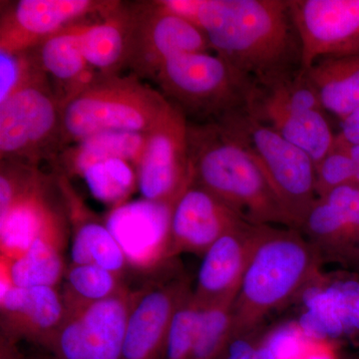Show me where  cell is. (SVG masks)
Instances as JSON below:
<instances>
[{
  "label": "cell",
  "mask_w": 359,
  "mask_h": 359,
  "mask_svg": "<svg viewBox=\"0 0 359 359\" xmlns=\"http://www.w3.org/2000/svg\"><path fill=\"white\" fill-rule=\"evenodd\" d=\"M197 26L212 51L255 82L302 69L287 0H202Z\"/></svg>",
  "instance_id": "cell-1"
},
{
  "label": "cell",
  "mask_w": 359,
  "mask_h": 359,
  "mask_svg": "<svg viewBox=\"0 0 359 359\" xmlns=\"http://www.w3.org/2000/svg\"><path fill=\"white\" fill-rule=\"evenodd\" d=\"M323 263L301 231L271 226L250 259L233 302L230 339L255 334L268 314L301 297L323 276Z\"/></svg>",
  "instance_id": "cell-2"
},
{
  "label": "cell",
  "mask_w": 359,
  "mask_h": 359,
  "mask_svg": "<svg viewBox=\"0 0 359 359\" xmlns=\"http://www.w3.org/2000/svg\"><path fill=\"white\" fill-rule=\"evenodd\" d=\"M192 183L256 226L292 229L256 162L216 123L189 129Z\"/></svg>",
  "instance_id": "cell-3"
},
{
  "label": "cell",
  "mask_w": 359,
  "mask_h": 359,
  "mask_svg": "<svg viewBox=\"0 0 359 359\" xmlns=\"http://www.w3.org/2000/svg\"><path fill=\"white\" fill-rule=\"evenodd\" d=\"M171 106L136 75L98 73L61 102L63 148L104 132L147 134Z\"/></svg>",
  "instance_id": "cell-4"
},
{
  "label": "cell",
  "mask_w": 359,
  "mask_h": 359,
  "mask_svg": "<svg viewBox=\"0 0 359 359\" xmlns=\"http://www.w3.org/2000/svg\"><path fill=\"white\" fill-rule=\"evenodd\" d=\"M216 124L249 152L276 194L292 229L299 230L318 199L316 164L311 156L244 109L224 115Z\"/></svg>",
  "instance_id": "cell-5"
},
{
  "label": "cell",
  "mask_w": 359,
  "mask_h": 359,
  "mask_svg": "<svg viewBox=\"0 0 359 359\" xmlns=\"http://www.w3.org/2000/svg\"><path fill=\"white\" fill-rule=\"evenodd\" d=\"M245 112L318 162L332 148L335 134L304 71L255 82Z\"/></svg>",
  "instance_id": "cell-6"
},
{
  "label": "cell",
  "mask_w": 359,
  "mask_h": 359,
  "mask_svg": "<svg viewBox=\"0 0 359 359\" xmlns=\"http://www.w3.org/2000/svg\"><path fill=\"white\" fill-rule=\"evenodd\" d=\"M180 109L217 119L244 109L255 81L211 51L168 59L154 78Z\"/></svg>",
  "instance_id": "cell-7"
},
{
  "label": "cell",
  "mask_w": 359,
  "mask_h": 359,
  "mask_svg": "<svg viewBox=\"0 0 359 359\" xmlns=\"http://www.w3.org/2000/svg\"><path fill=\"white\" fill-rule=\"evenodd\" d=\"M61 148V101L41 70L0 102V162L39 167Z\"/></svg>",
  "instance_id": "cell-8"
},
{
  "label": "cell",
  "mask_w": 359,
  "mask_h": 359,
  "mask_svg": "<svg viewBox=\"0 0 359 359\" xmlns=\"http://www.w3.org/2000/svg\"><path fill=\"white\" fill-rule=\"evenodd\" d=\"M139 290L66 314L45 348L57 359H122L130 311Z\"/></svg>",
  "instance_id": "cell-9"
},
{
  "label": "cell",
  "mask_w": 359,
  "mask_h": 359,
  "mask_svg": "<svg viewBox=\"0 0 359 359\" xmlns=\"http://www.w3.org/2000/svg\"><path fill=\"white\" fill-rule=\"evenodd\" d=\"M186 115L172 104L147 133L137 166V185L142 198L174 205L192 183L190 144Z\"/></svg>",
  "instance_id": "cell-10"
},
{
  "label": "cell",
  "mask_w": 359,
  "mask_h": 359,
  "mask_svg": "<svg viewBox=\"0 0 359 359\" xmlns=\"http://www.w3.org/2000/svg\"><path fill=\"white\" fill-rule=\"evenodd\" d=\"M212 51L204 32L157 1L129 11L126 65L136 76L155 78L168 59Z\"/></svg>",
  "instance_id": "cell-11"
},
{
  "label": "cell",
  "mask_w": 359,
  "mask_h": 359,
  "mask_svg": "<svg viewBox=\"0 0 359 359\" xmlns=\"http://www.w3.org/2000/svg\"><path fill=\"white\" fill-rule=\"evenodd\" d=\"M302 46V69L359 54V0H287Z\"/></svg>",
  "instance_id": "cell-12"
},
{
  "label": "cell",
  "mask_w": 359,
  "mask_h": 359,
  "mask_svg": "<svg viewBox=\"0 0 359 359\" xmlns=\"http://www.w3.org/2000/svg\"><path fill=\"white\" fill-rule=\"evenodd\" d=\"M117 2L20 0L1 6L0 51L27 52L89 14L106 15Z\"/></svg>",
  "instance_id": "cell-13"
},
{
  "label": "cell",
  "mask_w": 359,
  "mask_h": 359,
  "mask_svg": "<svg viewBox=\"0 0 359 359\" xmlns=\"http://www.w3.org/2000/svg\"><path fill=\"white\" fill-rule=\"evenodd\" d=\"M302 235L323 261L359 266V188L346 185L318 198L302 224Z\"/></svg>",
  "instance_id": "cell-14"
},
{
  "label": "cell",
  "mask_w": 359,
  "mask_h": 359,
  "mask_svg": "<svg viewBox=\"0 0 359 359\" xmlns=\"http://www.w3.org/2000/svg\"><path fill=\"white\" fill-rule=\"evenodd\" d=\"M269 228L244 222L205 250L193 292L201 308L237 297L250 259Z\"/></svg>",
  "instance_id": "cell-15"
},
{
  "label": "cell",
  "mask_w": 359,
  "mask_h": 359,
  "mask_svg": "<svg viewBox=\"0 0 359 359\" xmlns=\"http://www.w3.org/2000/svg\"><path fill=\"white\" fill-rule=\"evenodd\" d=\"M190 292L186 280L139 290L127 323L122 359H164L174 314Z\"/></svg>",
  "instance_id": "cell-16"
},
{
  "label": "cell",
  "mask_w": 359,
  "mask_h": 359,
  "mask_svg": "<svg viewBox=\"0 0 359 359\" xmlns=\"http://www.w3.org/2000/svg\"><path fill=\"white\" fill-rule=\"evenodd\" d=\"M244 222L218 198L191 183L172 208L169 257L182 252L203 256L222 236Z\"/></svg>",
  "instance_id": "cell-17"
},
{
  "label": "cell",
  "mask_w": 359,
  "mask_h": 359,
  "mask_svg": "<svg viewBox=\"0 0 359 359\" xmlns=\"http://www.w3.org/2000/svg\"><path fill=\"white\" fill-rule=\"evenodd\" d=\"M0 337L45 347L66 316L59 287H16L1 283Z\"/></svg>",
  "instance_id": "cell-18"
},
{
  "label": "cell",
  "mask_w": 359,
  "mask_h": 359,
  "mask_svg": "<svg viewBox=\"0 0 359 359\" xmlns=\"http://www.w3.org/2000/svg\"><path fill=\"white\" fill-rule=\"evenodd\" d=\"M71 237L70 264H94L125 276L129 263L114 235L85 204L66 175H55Z\"/></svg>",
  "instance_id": "cell-19"
},
{
  "label": "cell",
  "mask_w": 359,
  "mask_h": 359,
  "mask_svg": "<svg viewBox=\"0 0 359 359\" xmlns=\"http://www.w3.org/2000/svg\"><path fill=\"white\" fill-rule=\"evenodd\" d=\"M69 236L62 203L22 257L0 259V282L16 287H60L68 266L65 252Z\"/></svg>",
  "instance_id": "cell-20"
},
{
  "label": "cell",
  "mask_w": 359,
  "mask_h": 359,
  "mask_svg": "<svg viewBox=\"0 0 359 359\" xmlns=\"http://www.w3.org/2000/svg\"><path fill=\"white\" fill-rule=\"evenodd\" d=\"M62 205L55 177L45 176L29 192L0 212V259L22 257Z\"/></svg>",
  "instance_id": "cell-21"
},
{
  "label": "cell",
  "mask_w": 359,
  "mask_h": 359,
  "mask_svg": "<svg viewBox=\"0 0 359 359\" xmlns=\"http://www.w3.org/2000/svg\"><path fill=\"white\" fill-rule=\"evenodd\" d=\"M172 208L173 205L151 202L145 199L125 203L112 208L105 222L123 250L129 244H133V247L126 252L127 257L136 247V244H152L166 261V256L153 244L165 250L168 259H170Z\"/></svg>",
  "instance_id": "cell-22"
},
{
  "label": "cell",
  "mask_w": 359,
  "mask_h": 359,
  "mask_svg": "<svg viewBox=\"0 0 359 359\" xmlns=\"http://www.w3.org/2000/svg\"><path fill=\"white\" fill-rule=\"evenodd\" d=\"M325 112L340 122L359 108V54L318 59L304 70Z\"/></svg>",
  "instance_id": "cell-23"
},
{
  "label": "cell",
  "mask_w": 359,
  "mask_h": 359,
  "mask_svg": "<svg viewBox=\"0 0 359 359\" xmlns=\"http://www.w3.org/2000/svg\"><path fill=\"white\" fill-rule=\"evenodd\" d=\"M81 25L77 22L68 26L47 37L33 49L45 74L51 75L58 84L62 85L65 93L61 102L98 74L90 67L82 53L79 40Z\"/></svg>",
  "instance_id": "cell-24"
},
{
  "label": "cell",
  "mask_w": 359,
  "mask_h": 359,
  "mask_svg": "<svg viewBox=\"0 0 359 359\" xmlns=\"http://www.w3.org/2000/svg\"><path fill=\"white\" fill-rule=\"evenodd\" d=\"M101 22L85 25L80 29V47L85 60L100 74H117L126 65L129 11L117 6Z\"/></svg>",
  "instance_id": "cell-25"
},
{
  "label": "cell",
  "mask_w": 359,
  "mask_h": 359,
  "mask_svg": "<svg viewBox=\"0 0 359 359\" xmlns=\"http://www.w3.org/2000/svg\"><path fill=\"white\" fill-rule=\"evenodd\" d=\"M147 134L135 132H104L70 144L59 152L60 173L80 176L86 168L100 161L120 158L129 161L135 167L140 163Z\"/></svg>",
  "instance_id": "cell-26"
},
{
  "label": "cell",
  "mask_w": 359,
  "mask_h": 359,
  "mask_svg": "<svg viewBox=\"0 0 359 359\" xmlns=\"http://www.w3.org/2000/svg\"><path fill=\"white\" fill-rule=\"evenodd\" d=\"M128 289L124 276L94 264H69L59 290L66 314L75 313Z\"/></svg>",
  "instance_id": "cell-27"
},
{
  "label": "cell",
  "mask_w": 359,
  "mask_h": 359,
  "mask_svg": "<svg viewBox=\"0 0 359 359\" xmlns=\"http://www.w3.org/2000/svg\"><path fill=\"white\" fill-rule=\"evenodd\" d=\"M79 177L95 199L112 208L125 204L135 189H138L136 167L120 158L97 162Z\"/></svg>",
  "instance_id": "cell-28"
},
{
  "label": "cell",
  "mask_w": 359,
  "mask_h": 359,
  "mask_svg": "<svg viewBox=\"0 0 359 359\" xmlns=\"http://www.w3.org/2000/svg\"><path fill=\"white\" fill-rule=\"evenodd\" d=\"M235 299L215 302L202 308L197 335L189 359L219 358L230 339Z\"/></svg>",
  "instance_id": "cell-29"
},
{
  "label": "cell",
  "mask_w": 359,
  "mask_h": 359,
  "mask_svg": "<svg viewBox=\"0 0 359 359\" xmlns=\"http://www.w3.org/2000/svg\"><path fill=\"white\" fill-rule=\"evenodd\" d=\"M202 308L193 292L187 295L174 314L164 359H189L197 335Z\"/></svg>",
  "instance_id": "cell-30"
},
{
  "label": "cell",
  "mask_w": 359,
  "mask_h": 359,
  "mask_svg": "<svg viewBox=\"0 0 359 359\" xmlns=\"http://www.w3.org/2000/svg\"><path fill=\"white\" fill-rule=\"evenodd\" d=\"M355 165L348 155L334 141L332 148L316 164V192L325 197L334 189L353 185Z\"/></svg>",
  "instance_id": "cell-31"
},
{
  "label": "cell",
  "mask_w": 359,
  "mask_h": 359,
  "mask_svg": "<svg viewBox=\"0 0 359 359\" xmlns=\"http://www.w3.org/2000/svg\"><path fill=\"white\" fill-rule=\"evenodd\" d=\"M39 167L25 163L2 161L0 165V212H6L16 200L44 178Z\"/></svg>",
  "instance_id": "cell-32"
},
{
  "label": "cell",
  "mask_w": 359,
  "mask_h": 359,
  "mask_svg": "<svg viewBox=\"0 0 359 359\" xmlns=\"http://www.w3.org/2000/svg\"><path fill=\"white\" fill-rule=\"evenodd\" d=\"M41 70L33 50L0 51V102Z\"/></svg>",
  "instance_id": "cell-33"
},
{
  "label": "cell",
  "mask_w": 359,
  "mask_h": 359,
  "mask_svg": "<svg viewBox=\"0 0 359 359\" xmlns=\"http://www.w3.org/2000/svg\"><path fill=\"white\" fill-rule=\"evenodd\" d=\"M313 339H309L297 321L283 323L262 337V341L278 359H297Z\"/></svg>",
  "instance_id": "cell-34"
},
{
  "label": "cell",
  "mask_w": 359,
  "mask_h": 359,
  "mask_svg": "<svg viewBox=\"0 0 359 359\" xmlns=\"http://www.w3.org/2000/svg\"><path fill=\"white\" fill-rule=\"evenodd\" d=\"M255 334L229 340L218 359H257V349L261 339H257Z\"/></svg>",
  "instance_id": "cell-35"
},
{
  "label": "cell",
  "mask_w": 359,
  "mask_h": 359,
  "mask_svg": "<svg viewBox=\"0 0 359 359\" xmlns=\"http://www.w3.org/2000/svg\"><path fill=\"white\" fill-rule=\"evenodd\" d=\"M157 2L170 13L197 26L202 0H161Z\"/></svg>",
  "instance_id": "cell-36"
},
{
  "label": "cell",
  "mask_w": 359,
  "mask_h": 359,
  "mask_svg": "<svg viewBox=\"0 0 359 359\" xmlns=\"http://www.w3.org/2000/svg\"><path fill=\"white\" fill-rule=\"evenodd\" d=\"M297 359H339L332 341L311 340L304 353Z\"/></svg>",
  "instance_id": "cell-37"
},
{
  "label": "cell",
  "mask_w": 359,
  "mask_h": 359,
  "mask_svg": "<svg viewBox=\"0 0 359 359\" xmlns=\"http://www.w3.org/2000/svg\"><path fill=\"white\" fill-rule=\"evenodd\" d=\"M340 123H341L340 124L341 130H340L339 134L346 140L351 142V143L359 144V108Z\"/></svg>",
  "instance_id": "cell-38"
},
{
  "label": "cell",
  "mask_w": 359,
  "mask_h": 359,
  "mask_svg": "<svg viewBox=\"0 0 359 359\" xmlns=\"http://www.w3.org/2000/svg\"><path fill=\"white\" fill-rule=\"evenodd\" d=\"M0 359H25L18 348V344L0 337Z\"/></svg>",
  "instance_id": "cell-39"
},
{
  "label": "cell",
  "mask_w": 359,
  "mask_h": 359,
  "mask_svg": "<svg viewBox=\"0 0 359 359\" xmlns=\"http://www.w3.org/2000/svg\"><path fill=\"white\" fill-rule=\"evenodd\" d=\"M354 165H355V174H354L353 185H355L359 188V161H358V162Z\"/></svg>",
  "instance_id": "cell-40"
},
{
  "label": "cell",
  "mask_w": 359,
  "mask_h": 359,
  "mask_svg": "<svg viewBox=\"0 0 359 359\" xmlns=\"http://www.w3.org/2000/svg\"><path fill=\"white\" fill-rule=\"evenodd\" d=\"M45 359H57V358H54L53 355H51L50 358H45Z\"/></svg>",
  "instance_id": "cell-41"
},
{
  "label": "cell",
  "mask_w": 359,
  "mask_h": 359,
  "mask_svg": "<svg viewBox=\"0 0 359 359\" xmlns=\"http://www.w3.org/2000/svg\"><path fill=\"white\" fill-rule=\"evenodd\" d=\"M358 268H359V266H358Z\"/></svg>",
  "instance_id": "cell-42"
}]
</instances>
